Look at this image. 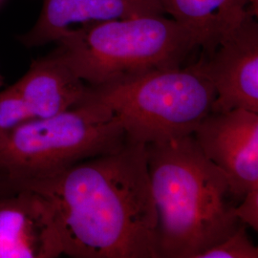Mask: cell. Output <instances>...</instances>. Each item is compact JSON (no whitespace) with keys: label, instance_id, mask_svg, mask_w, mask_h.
Returning a JSON list of instances; mask_svg holds the SVG:
<instances>
[{"label":"cell","instance_id":"cell-3","mask_svg":"<svg viewBox=\"0 0 258 258\" xmlns=\"http://www.w3.org/2000/svg\"><path fill=\"white\" fill-rule=\"evenodd\" d=\"M55 43L52 52L88 85L181 67L199 48L194 34L165 14L83 24Z\"/></svg>","mask_w":258,"mask_h":258},{"label":"cell","instance_id":"cell-4","mask_svg":"<svg viewBox=\"0 0 258 258\" xmlns=\"http://www.w3.org/2000/svg\"><path fill=\"white\" fill-rule=\"evenodd\" d=\"M215 98L198 60L100 85L86 84L83 100L105 105L120 120L126 138L148 145L192 135L212 112Z\"/></svg>","mask_w":258,"mask_h":258},{"label":"cell","instance_id":"cell-13","mask_svg":"<svg viewBox=\"0 0 258 258\" xmlns=\"http://www.w3.org/2000/svg\"><path fill=\"white\" fill-rule=\"evenodd\" d=\"M30 120L33 118L14 84L0 91V136Z\"/></svg>","mask_w":258,"mask_h":258},{"label":"cell","instance_id":"cell-1","mask_svg":"<svg viewBox=\"0 0 258 258\" xmlns=\"http://www.w3.org/2000/svg\"><path fill=\"white\" fill-rule=\"evenodd\" d=\"M26 187L49 205L62 254L159 258L157 211L145 144L127 139L109 153L0 190Z\"/></svg>","mask_w":258,"mask_h":258},{"label":"cell","instance_id":"cell-5","mask_svg":"<svg viewBox=\"0 0 258 258\" xmlns=\"http://www.w3.org/2000/svg\"><path fill=\"white\" fill-rule=\"evenodd\" d=\"M120 120L105 105L83 100L74 108L34 119L0 136V184L49 175L121 148Z\"/></svg>","mask_w":258,"mask_h":258},{"label":"cell","instance_id":"cell-7","mask_svg":"<svg viewBox=\"0 0 258 258\" xmlns=\"http://www.w3.org/2000/svg\"><path fill=\"white\" fill-rule=\"evenodd\" d=\"M192 135L205 156L227 176L239 203L258 188V113L243 108L211 112Z\"/></svg>","mask_w":258,"mask_h":258},{"label":"cell","instance_id":"cell-8","mask_svg":"<svg viewBox=\"0 0 258 258\" xmlns=\"http://www.w3.org/2000/svg\"><path fill=\"white\" fill-rule=\"evenodd\" d=\"M60 255V240L46 200L26 187L0 191V258Z\"/></svg>","mask_w":258,"mask_h":258},{"label":"cell","instance_id":"cell-11","mask_svg":"<svg viewBox=\"0 0 258 258\" xmlns=\"http://www.w3.org/2000/svg\"><path fill=\"white\" fill-rule=\"evenodd\" d=\"M166 16L187 28L202 54L249 14L257 15L258 0H159Z\"/></svg>","mask_w":258,"mask_h":258},{"label":"cell","instance_id":"cell-15","mask_svg":"<svg viewBox=\"0 0 258 258\" xmlns=\"http://www.w3.org/2000/svg\"><path fill=\"white\" fill-rule=\"evenodd\" d=\"M2 84V78H1V76H0V85Z\"/></svg>","mask_w":258,"mask_h":258},{"label":"cell","instance_id":"cell-14","mask_svg":"<svg viewBox=\"0 0 258 258\" xmlns=\"http://www.w3.org/2000/svg\"><path fill=\"white\" fill-rule=\"evenodd\" d=\"M235 213L241 223L258 231V188L245 195L237 205Z\"/></svg>","mask_w":258,"mask_h":258},{"label":"cell","instance_id":"cell-9","mask_svg":"<svg viewBox=\"0 0 258 258\" xmlns=\"http://www.w3.org/2000/svg\"><path fill=\"white\" fill-rule=\"evenodd\" d=\"M41 1V11L36 23L19 38L28 48L55 42L68 30L83 24L147 14H165L159 0Z\"/></svg>","mask_w":258,"mask_h":258},{"label":"cell","instance_id":"cell-10","mask_svg":"<svg viewBox=\"0 0 258 258\" xmlns=\"http://www.w3.org/2000/svg\"><path fill=\"white\" fill-rule=\"evenodd\" d=\"M14 86L34 120L53 117L79 105L86 83L51 52L33 61Z\"/></svg>","mask_w":258,"mask_h":258},{"label":"cell","instance_id":"cell-2","mask_svg":"<svg viewBox=\"0 0 258 258\" xmlns=\"http://www.w3.org/2000/svg\"><path fill=\"white\" fill-rule=\"evenodd\" d=\"M159 258H198L241 222L227 176L194 135L146 145Z\"/></svg>","mask_w":258,"mask_h":258},{"label":"cell","instance_id":"cell-6","mask_svg":"<svg viewBox=\"0 0 258 258\" xmlns=\"http://www.w3.org/2000/svg\"><path fill=\"white\" fill-rule=\"evenodd\" d=\"M199 62L216 98L212 113L243 108L258 113V21L249 14L226 32Z\"/></svg>","mask_w":258,"mask_h":258},{"label":"cell","instance_id":"cell-12","mask_svg":"<svg viewBox=\"0 0 258 258\" xmlns=\"http://www.w3.org/2000/svg\"><path fill=\"white\" fill-rule=\"evenodd\" d=\"M258 248L249 239L246 225L238 228L225 239L206 249L198 258H257Z\"/></svg>","mask_w":258,"mask_h":258}]
</instances>
